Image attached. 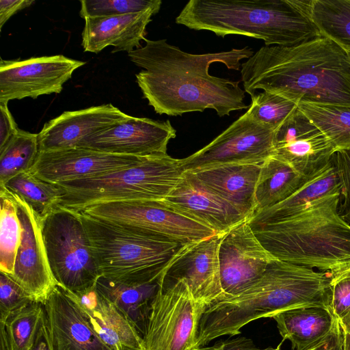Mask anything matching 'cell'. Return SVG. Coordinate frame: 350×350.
<instances>
[{"mask_svg":"<svg viewBox=\"0 0 350 350\" xmlns=\"http://www.w3.org/2000/svg\"><path fill=\"white\" fill-rule=\"evenodd\" d=\"M144 41V46L128 55L144 68L136 74V81L156 113L177 116L210 109L221 117L248 108L239 81L211 75L209 68L218 62L239 70L241 60L254 53L249 46L192 54L169 44L166 39Z\"/></svg>","mask_w":350,"mask_h":350,"instance_id":"6da1fadb","label":"cell"},{"mask_svg":"<svg viewBox=\"0 0 350 350\" xmlns=\"http://www.w3.org/2000/svg\"><path fill=\"white\" fill-rule=\"evenodd\" d=\"M340 186L306 199L287 198L254 213L249 222L278 259L334 272L350 264V225L339 215Z\"/></svg>","mask_w":350,"mask_h":350,"instance_id":"7a4b0ae2","label":"cell"},{"mask_svg":"<svg viewBox=\"0 0 350 350\" xmlns=\"http://www.w3.org/2000/svg\"><path fill=\"white\" fill-rule=\"evenodd\" d=\"M244 91L279 94L308 102L350 107V60L331 40L320 36L291 46H265L241 64Z\"/></svg>","mask_w":350,"mask_h":350,"instance_id":"3957f363","label":"cell"},{"mask_svg":"<svg viewBox=\"0 0 350 350\" xmlns=\"http://www.w3.org/2000/svg\"><path fill=\"white\" fill-rule=\"evenodd\" d=\"M331 278L330 271L273 260L248 288L206 308L199 323L198 347L221 336L239 334L248 323L286 310L309 306L331 308Z\"/></svg>","mask_w":350,"mask_h":350,"instance_id":"277c9868","label":"cell"},{"mask_svg":"<svg viewBox=\"0 0 350 350\" xmlns=\"http://www.w3.org/2000/svg\"><path fill=\"white\" fill-rule=\"evenodd\" d=\"M307 0H191L176 23L218 36L242 35L291 46L321 36Z\"/></svg>","mask_w":350,"mask_h":350,"instance_id":"5b68a950","label":"cell"},{"mask_svg":"<svg viewBox=\"0 0 350 350\" xmlns=\"http://www.w3.org/2000/svg\"><path fill=\"white\" fill-rule=\"evenodd\" d=\"M78 213L100 276L114 282L142 284L158 280L182 245L165 237L129 230Z\"/></svg>","mask_w":350,"mask_h":350,"instance_id":"8992f818","label":"cell"},{"mask_svg":"<svg viewBox=\"0 0 350 350\" xmlns=\"http://www.w3.org/2000/svg\"><path fill=\"white\" fill-rule=\"evenodd\" d=\"M185 172L180 159L167 154L146 156L140 163L92 178L57 184L58 206L75 211L106 202L161 201Z\"/></svg>","mask_w":350,"mask_h":350,"instance_id":"52a82bcc","label":"cell"},{"mask_svg":"<svg viewBox=\"0 0 350 350\" xmlns=\"http://www.w3.org/2000/svg\"><path fill=\"white\" fill-rule=\"evenodd\" d=\"M41 220L52 274L62 288L80 293L100 277L78 212L57 206Z\"/></svg>","mask_w":350,"mask_h":350,"instance_id":"ba28073f","label":"cell"},{"mask_svg":"<svg viewBox=\"0 0 350 350\" xmlns=\"http://www.w3.org/2000/svg\"><path fill=\"white\" fill-rule=\"evenodd\" d=\"M159 282L142 336V350H198L199 323L206 306L194 297L184 279Z\"/></svg>","mask_w":350,"mask_h":350,"instance_id":"9c48e42d","label":"cell"},{"mask_svg":"<svg viewBox=\"0 0 350 350\" xmlns=\"http://www.w3.org/2000/svg\"><path fill=\"white\" fill-rule=\"evenodd\" d=\"M79 212L129 230L165 237L182 245L218 234L166 208L159 201L106 202L88 206Z\"/></svg>","mask_w":350,"mask_h":350,"instance_id":"30bf717a","label":"cell"},{"mask_svg":"<svg viewBox=\"0 0 350 350\" xmlns=\"http://www.w3.org/2000/svg\"><path fill=\"white\" fill-rule=\"evenodd\" d=\"M275 131L247 112L202 149L181 159L185 171L233 163H263L275 153Z\"/></svg>","mask_w":350,"mask_h":350,"instance_id":"8fae6325","label":"cell"},{"mask_svg":"<svg viewBox=\"0 0 350 350\" xmlns=\"http://www.w3.org/2000/svg\"><path fill=\"white\" fill-rule=\"evenodd\" d=\"M85 62L62 55L0 61V103L59 94Z\"/></svg>","mask_w":350,"mask_h":350,"instance_id":"7c38bea8","label":"cell"},{"mask_svg":"<svg viewBox=\"0 0 350 350\" xmlns=\"http://www.w3.org/2000/svg\"><path fill=\"white\" fill-rule=\"evenodd\" d=\"M15 203L21 224V242L15 258L14 272L10 275L35 302L43 304L59 286L49 263L42 233L41 220L25 200L0 187Z\"/></svg>","mask_w":350,"mask_h":350,"instance_id":"4fadbf2b","label":"cell"},{"mask_svg":"<svg viewBox=\"0 0 350 350\" xmlns=\"http://www.w3.org/2000/svg\"><path fill=\"white\" fill-rule=\"evenodd\" d=\"M276 259L260 242L247 219L223 233L219 261L225 299L256 282Z\"/></svg>","mask_w":350,"mask_h":350,"instance_id":"5bb4252c","label":"cell"},{"mask_svg":"<svg viewBox=\"0 0 350 350\" xmlns=\"http://www.w3.org/2000/svg\"><path fill=\"white\" fill-rule=\"evenodd\" d=\"M222 234L182 245L164 267L159 280L184 279L194 297L206 308L224 299L219 261Z\"/></svg>","mask_w":350,"mask_h":350,"instance_id":"9a60e30c","label":"cell"},{"mask_svg":"<svg viewBox=\"0 0 350 350\" xmlns=\"http://www.w3.org/2000/svg\"><path fill=\"white\" fill-rule=\"evenodd\" d=\"M146 157L116 154L75 147L39 152L29 170L39 178L57 185L123 170L140 163Z\"/></svg>","mask_w":350,"mask_h":350,"instance_id":"2e32d148","label":"cell"},{"mask_svg":"<svg viewBox=\"0 0 350 350\" xmlns=\"http://www.w3.org/2000/svg\"><path fill=\"white\" fill-rule=\"evenodd\" d=\"M176 136V131L169 120L131 116L103 133L82 140L77 147L116 154L149 156L167 154V144Z\"/></svg>","mask_w":350,"mask_h":350,"instance_id":"e0dca14e","label":"cell"},{"mask_svg":"<svg viewBox=\"0 0 350 350\" xmlns=\"http://www.w3.org/2000/svg\"><path fill=\"white\" fill-rule=\"evenodd\" d=\"M275 157L308 177L327 165L335 149L299 109L275 131Z\"/></svg>","mask_w":350,"mask_h":350,"instance_id":"ac0fdd59","label":"cell"},{"mask_svg":"<svg viewBox=\"0 0 350 350\" xmlns=\"http://www.w3.org/2000/svg\"><path fill=\"white\" fill-rule=\"evenodd\" d=\"M131 116L111 103L64 111L46 122L38 134L39 152L77 147L82 140L103 133Z\"/></svg>","mask_w":350,"mask_h":350,"instance_id":"d6986e66","label":"cell"},{"mask_svg":"<svg viewBox=\"0 0 350 350\" xmlns=\"http://www.w3.org/2000/svg\"><path fill=\"white\" fill-rule=\"evenodd\" d=\"M166 208L222 234L247 219L232 206L204 186L189 171L163 200Z\"/></svg>","mask_w":350,"mask_h":350,"instance_id":"ffe728a7","label":"cell"},{"mask_svg":"<svg viewBox=\"0 0 350 350\" xmlns=\"http://www.w3.org/2000/svg\"><path fill=\"white\" fill-rule=\"evenodd\" d=\"M42 305L52 350H112L90 327L69 291L57 286Z\"/></svg>","mask_w":350,"mask_h":350,"instance_id":"44dd1931","label":"cell"},{"mask_svg":"<svg viewBox=\"0 0 350 350\" xmlns=\"http://www.w3.org/2000/svg\"><path fill=\"white\" fill-rule=\"evenodd\" d=\"M88 323L112 350H142V336L131 319L100 293L96 285L80 293L70 292Z\"/></svg>","mask_w":350,"mask_h":350,"instance_id":"7402d4cb","label":"cell"},{"mask_svg":"<svg viewBox=\"0 0 350 350\" xmlns=\"http://www.w3.org/2000/svg\"><path fill=\"white\" fill-rule=\"evenodd\" d=\"M262 164L225 163L189 172L208 189L250 219L255 212V190Z\"/></svg>","mask_w":350,"mask_h":350,"instance_id":"603a6c76","label":"cell"},{"mask_svg":"<svg viewBox=\"0 0 350 350\" xmlns=\"http://www.w3.org/2000/svg\"><path fill=\"white\" fill-rule=\"evenodd\" d=\"M158 12L148 10L120 16L85 18L81 35L83 51L98 53L107 46H113V52L129 53L141 48V41L146 39V27Z\"/></svg>","mask_w":350,"mask_h":350,"instance_id":"cb8c5ba5","label":"cell"},{"mask_svg":"<svg viewBox=\"0 0 350 350\" xmlns=\"http://www.w3.org/2000/svg\"><path fill=\"white\" fill-rule=\"evenodd\" d=\"M272 318L283 340H290L296 350H304L325 338L338 319L331 308L320 306L286 310Z\"/></svg>","mask_w":350,"mask_h":350,"instance_id":"d4e9b609","label":"cell"},{"mask_svg":"<svg viewBox=\"0 0 350 350\" xmlns=\"http://www.w3.org/2000/svg\"><path fill=\"white\" fill-rule=\"evenodd\" d=\"M306 178L288 163L275 156L267 159L262 164L256 187L254 213L289 198L302 185Z\"/></svg>","mask_w":350,"mask_h":350,"instance_id":"484cf974","label":"cell"},{"mask_svg":"<svg viewBox=\"0 0 350 350\" xmlns=\"http://www.w3.org/2000/svg\"><path fill=\"white\" fill-rule=\"evenodd\" d=\"M159 280L142 284H126L100 276L96 283V288L125 312L143 336L159 287Z\"/></svg>","mask_w":350,"mask_h":350,"instance_id":"4316f807","label":"cell"},{"mask_svg":"<svg viewBox=\"0 0 350 350\" xmlns=\"http://www.w3.org/2000/svg\"><path fill=\"white\" fill-rule=\"evenodd\" d=\"M298 109L327 137L336 152L350 150V107L300 102Z\"/></svg>","mask_w":350,"mask_h":350,"instance_id":"83f0119b","label":"cell"},{"mask_svg":"<svg viewBox=\"0 0 350 350\" xmlns=\"http://www.w3.org/2000/svg\"><path fill=\"white\" fill-rule=\"evenodd\" d=\"M310 10L321 36L350 53V0H311Z\"/></svg>","mask_w":350,"mask_h":350,"instance_id":"f1b7e54d","label":"cell"},{"mask_svg":"<svg viewBox=\"0 0 350 350\" xmlns=\"http://www.w3.org/2000/svg\"><path fill=\"white\" fill-rule=\"evenodd\" d=\"M0 187L23 198L40 219L58 206L61 197L56 185L39 178L30 170L14 176Z\"/></svg>","mask_w":350,"mask_h":350,"instance_id":"f546056e","label":"cell"},{"mask_svg":"<svg viewBox=\"0 0 350 350\" xmlns=\"http://www.w3.org/2000/svg\"><path fill=\"white\" fill-rule=\"evenodd\" d=\"M38 153V134L18 128L0 148V186L14 176L29 170Z\"/></svg>","mask_w":350,"mask_h":350,"instance_id":"4dcf8cb0","label":"cell"},{"mask_svg":"<svg viewBox=\"0 0 350 350\" xmlns=\"http://www.w3.org/2000/svg\"><path fill=\"white\" fill-rule=\"evenodd\" d=\"M43 310L42 304L32 302L0 322V350H29Z\"/></svg>","mask_w":350,"mask_h":350,"instance_id":"1f68e13d","label":"cell"},{"mask_svg":"<svg viewBox=\"0 0 350 350\" xmlns=\"http://www.w3.org/2000/svg\"><path fill=\"white\" fill-rule=\"evenodd\" d=\"M0 204V271L12 275L21 242V224L15 203L2 190Z\"/></svg>","mask_w":350,"mask_h":350,"instance_id":"d6a6232c","label":"cell"},{"mask_svg":"<svg viewBox=\"0 0 350 350\" xmlns=\"http://www.w3.org/2000/svg\"><path fill=\"white\" fill-rule=\"evenodd\" d=\"M298 109V104L279 94L267 91L252 96L246 111L256 122L275 131Z\"/></svg>","mask_w":350,"mask_h":350,"instance_id":"836d02e7","label":"cell"},{"mask_svg":"<svg viewBox=\"0 0 350 350\" xmlns=\"http://www.w3.org/2000/svg\"><path fill=\"white\" fill-rule=\"evenodd\" d=\"M80 3L79 14L84 19L120 16L148 10L159 11L162 4L161 0H82Z\"/></svg>","mask_w":350,"mask_h":350,"instance_id":"e575fe53","label":"cell"},{"mask_svg":"<svg viewBox=\"0 0 350 350\" xmlns=\"http://www.w3.org/2000/svg\"><path fill=\"white\" fill-rule=\"evenodd\" d=\"M35 302L9 275L0 271V322L12 312Z\"/></svg>","mask_w":350,"mask_h":350,"instance_id":"d590c367","label":"cell"},{"mask_svg":"<svg viewBox=\"0 0 350 350\" xmlns=\"http://www.w3.org/2000/svg\"><path fill=\"white\" fill-rule=\"evenodd\" d=\"M331 309L339 320L350 310V264L332 272Z\"/></svg>","mask_w":350,"mask_h":350,"instance_id":"8d00e7d4","label":"cell"},{"mask_svg":"<svg viewBox=\"0 0 350 350\" xmlns=\"http://www.w3.org/2000/svg\"><path fill=\"white\" fill-rule=\"evenodd\" d=\"M331 161L340 184L338 211L341 218L350 225V150L335 152Z\"/></svg>","mask_w":350,"mask_h":350,"instance_id":"74e56055","label":"cell"},{"mask_svg":"<svg viewBox=\"0 0 350 350\" xmlns=\"http://www.w3.org/2000/svg\"><path fill=\"white\" fill-rule=\"evenodd\" d=\"M276 348L267 347L260 349L256 346L254 342L246 337L239 336L234 338H230L226 340H219L210 347H202L198 350H280V345Z\"/></svg>","mask_w":350,"mask_h":350,"instance_id":"f35d334b","label":"cell"},{"mask_svg":"<svg viewBox=\"0 0 350 350\" xmlns=\"http://www.w3.org/2000/svg\"><path fill=\"white\" fill-rule=\"evenodd\" d=\"M18 129L7 103H0V148Z\"/></svg>","mask_w":350,"mask_h":350,"instance_id":"ab89813d","label":"cell"},{"mask_svg":"<svg viewBox=\"0 0 350 350\" xmlns=\"http://www.w3.org/2000/svg\"><path fill=\"white\" fill-rule=\"evenodd\" d=\"M34 2L31 0H0V29L12 16Z\"/></svg>","mask_w":350,"mask_h":350,"instance_id":"60d3db41","label":"cell"},{"mask_svg":"<svg viewBox=\"0 0 350 350\" xmlns=\"http://www.w3.org/2000/svg\"><path fill=\"white\" fill-rule=\"evenodd\" d=\"M29 350H52L44 310Z\"/></svg>","mask_w":350,"mask_h":350,"instance_id":"b9f144b4","label":"cell"},{"mask_svg":"<svg viewBox=\"0 0 350 350\" xmlns=\"http://www.w3.org/2000/svg\"><path fill=\"white\" fill-rule=\"evenodd\" d=\"M325 350H344L343 334L338 319H337L333 329L328 335Z\"/></svg>","mask_w":350,"mask_h":350,"instance_id":"7bdbcfd3","label":"cell"},{"mask_svg":"<svg viewBox=\"0 0 350 350\" xmlns=\"http://www.w3.org/2000/svg\"><path fill=\"white\" fill-rule=\"evenodd\" d=\"M338 321L342 329L350 334V310L344 317Z\"/></svg>","mask_w":350,"mask_h":350,"instance_id":"ee69618b","label":"cell"},{"mask_svg":"<svg viewBox=\"0 0 350 350\" xmlns=\"http://www.w3.org/2000/svg\"><path fill=\"white\" fill-rule=\"evenodd\" d=\"M328 336L323 340L311 345L304 350H325L327 342Z\"/></svg>","mask_w":350,"mask_h":350,"instance_id":"f6af8a7d","label":"cell"},{"mask_svg":"<svg viewBox=\"0 0 350 350\" xmlns=\"http://www.w3.org/2000/svg\"><path fill=\"white\" fill-rule=\"evenodd\" d=\"M342 334H343V349H344V350H350V334L343 330H342Z\"/></svg>","mask_w":350,"mask_h":350,"instance_id":"bcb514c9","label":"cell"},{"mask_svg":"<svg viewBox=\"0 0 350 350\" xmlns=\"http://www.w3.org/2000/svg\"><path fill=\"white\" fill-rule=\"evenodd\" d=\"M350 60V53H347Z\"/></svg>","mask_w":350,"mask_h":350,"instance_id":"7dc6e473","label":"cell"}]
</instances>
